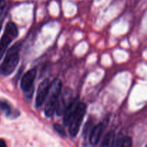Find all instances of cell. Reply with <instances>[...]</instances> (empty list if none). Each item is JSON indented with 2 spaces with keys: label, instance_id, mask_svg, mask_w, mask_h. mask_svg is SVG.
Instances as JSON below:
<instances>
[{
  "label": "cell",
  "instance_id": "cell-4",
  "mask_svg": "<svg viewBox=\"0 0 147 147\" xmlns=\"http://www.w3.org/2000/svg\"><path fill=\"white\" fill-rule=\"evenodd\" d=\"M87 107L83 103H79L76 112L69 122V133L72 137H76L78 134L83 118L86 115Z\"/></svg>",
  "mask_w": 147,
  "mask_h": 147
},
{
  "label": "cell",
  "instance_id": "cell-8",
  "mask_svg": "<svg viewBox=\"0 0 147 147\" xmlns=\"http://www.w3.org/2000/svg\"><path fill=\"white\" fill-rule=\"evenodd\" d=\"M78 104V98H73L72 103H70V105L68 106L67 110H66L65 112L64 113V114H63V123H64L65 126L69 124V122H70V119H71L73 114H74L75 112H76Z\"/></svg>",
  "mask_w": 147,
  "mask_h": 147
},
{
  "label": "cell",
  "instance_id": "cell-9",
  "mask_svg": "<svg viewBox=\"0 0 147 147\" xmlns=\"http://www.w3.org/2000/svg\"><path fill=\"white\" fill-rule=\"evenodd\" d=\"M102 132H103V124L101 123H99L92 129L89 135V142L90 144L96 145L98 143L101 137Z\"/></svg>",
  "mask_w": 147,
  "mask_h": 147
},
{
  "label": "cell",
  "instance_id": "cell-12",
  "mask_svg": "<svg viewBox=\"0 0 147 147\" xmlns=\"http://www.w3.org/2000/svg\"><path fill=\"white\" fill-rule=\"evenodd\" d=\"M53 129H54V130L61 136H63V137H65L66 136L65 131L63 129V126H60V124H58V123H55V124L53 125Z\"/></svg>",
  "mask_w": 147,
  "mask_h": 147
},
{
  "label": "cell",
  "instance_id": "cell-11",
  "mask_svg": "<svg viewBox=\"0 0 147 147\" xmlns=\"http://www.w3.org/2000/svg\"><path fill=\"white\" fill-rule=\"evenodd\" d=\"M0 109L3 112H4L7 116H10L12 114L11 106H9V104L7 102L4 101V100H0Z\"/></svg>",
  "mask_w": 147,
  "mask_h": 147
},
{
  "label": "cell",
  "instance_id": "cell-2",
  "mask_svg": "<svg viewBox=\"0 0 147 147\" xmlns=\"http://www.w3.org/2000/svg\"><path fill=\"white\" fill-rule=\"evenodd\" d=\"M62 90V82L60 79L55 78L50 83L48 94H47V100L45 108V114L47 117H51L55 112L56 103L57 98Z\"/></svg>",
  "mask_w": 147,
  "mask_h": 147
},
{
  "label": "cell",
  "instance_id": "cell-15",
  "mask_svg": "<svg viewBox=\"0 0 147 147\" xmlns=\"http://www.w3.org/2000/svg\"><path fill=\"white\" fill-rule=\"evenodd\" d=\"M7 144H6V142H4V140L3 139H0V147H6Z\"/></svg>",
  "mask_w": 147,
  "mask_h": 147
},
{
  "label": "cell",
  "instance_id": "cell-6",
  "mask_svg": "<svg viewBox=\"0 0 147 147\" xmlns=\"http://www.w3.org/2000/svg\"><path fill=\"white\" fill-rule=\"evenodd\" d=\"M50 86V82L48 79H45L39 85L36 94V106L40 107L43 105L47 98Z\"/></svg>",
  "mask_w": 147,
  "mask_h": 147
},
{
  "label": "cell",
  "instance_id": "cell-13",
  "mask_svg": "<svg viewBox=\"0 0 147 147\" xmlns=\"http://www.w3.org/2000/svg\"><path fill=\"white\" fill-rule=\"evenodd\" d=\"M123 139H124V136H123V134H120L118 135L117 137L115 138L114 144H113V146H122V143H123Z\"/></svg>",
  "mask_w": 147,
  "mask_h": 147
},
{
  "label": "cell",
  "instance_id": "cell-1",
  "mask_svg": "<svg viewBox=\"0 0 147 147\" xmlns=\"http://www.w3.org/2000/svg\"><path fill=\"white\" fill-rule=\"evenodd\" d=\"M22 44L18 42L7 50L2 63L0 65V74L4 76L11 75L20 62V51Z\"/></svg>",
  "mask_w": 147,
  "mask_h": 147
},
{
  "label": "cell",
  "instance_id": "cell-10",
  "mask_svg": "<svg viewBox=\"0 0 147 147\" xmlns=\"http://www.w3.org/2000/svg\"><path fill=\"white\" fill-rule=\"evenodd\" d=\"M115 138V132L113 131H111L105 136L101 145L103 146H113L114 144Z\"/></svg>",
  "mask_w": 147,
  "mask_h": 147
},
{
  "label": "cell",
  "instance_id": "cell-14",
  "mask_svg": "<svg viewBox=\"0 0 147 147\" xmlns=\"http://www.w3.org/2000/svg\"><path fill=\"white\" fill-rule=\"evenodd\" d=\"M132 146V139L129 136H126L124 137L122 143V146L123 147H130Z\"/></svg>",
  "mask_w": 147,
  "mask_h": 147
},
{
  "label": "cell",
  "instance_id": "cell-16",
  "mask_svg": "<svg viewBox=\"0 0 147 147\" xmlns=\"http://www.w3.org/2000/svg\"><path fill=\"white\" fill-rule=\"evenodd\" d=\"M1 27H2V21H1V20H0V32H1Z\"/></svg>",
  "mask_w": 147,
  "mask_h": 147
},
{
  "label": "cell",
  "instance_id": "cell-3",
  "mask_svg": "<svg viewBox=\"0 0 147 147\" xmlns=\"http://www.w3.org/2000/svg\"><path fill=\"white\" fill-rule=\"evenodd\" d=\"M18 36V29L12 22H9L5 27L4 34L0 40V60L10 43Z\"/></svg>",
  "mask_w": 147,
  "mask_h": 147
},
{
  "label": "cell",
  "instance_id": "cell-5",
  "mask_svg": "<svg viewBox=\"0 0 147 147\" xmlns=\"http://www.w3.org/2000/svg\"><path fill=\"white\" fill-rule=\"evenodd\" d=\"M73 100V90L70 88H65L60 92L56 103L55 112L57 116H63L64 113Z\"/></svg>",
  "mask_w": 147,
  "mask_h": 147
},
{
  "label": "cell",
  "instance_id": "cell-7",
  "mask_svg": "<svg viewBox=\"0 0 147 147\" xmlns=\"http://www.w3.org/2000/svg\"><path fill=\"white\" fill-rule=\"evenodd\" d=\"M36 76H37L36 69H31L23 76L21 80V88L23 91L28 93L32 90Z\"/></svg>",
  "mask_w": 147,
  "mask_h": 147
},
{
  "label": "cell",
  "instance_id": "cell-17",
  "mask_svg": "<svg viewBox=\"0 0 147 147\" xmlns=\"http://www.w3.org/2000/svg\"><path fill=\"white\" fill-rule=\"evenodd\" d=\"M0 1H1V0H0Z\"/></svg>",
  "mask_w": 147,
  "mask_h": 147
}]
</instances>
